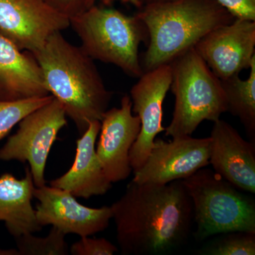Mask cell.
Masks as SVG:
<instances>
[{
  "label": "cell",
  "instance_id": "obj_24",
  "mask_svg": "<svg viewBox=\"0 0 255 255\" xmlns=\"http://www.w3.org/2000/svg\"><path fill=\"white\" fill-rule=\"evenodd\" d=\"M69 18L82 14L93 6L92 0H46Z\"/></svg>",
  "mask_w": 255,
  "mask_h": 255
},
{
  "label": "cell",
  "instance_id": "obj_4",
  "mask_svg": "<svg viewBox=\"0 0 255 255\" xmlns=\"http://www.w3.org/2000/svg\"><path fill=\"white\" fill-rule=\"evenodd\" d=\"M70 26L81 41V48L92 59L112 64L132 78L144 73L139 47L148 43V33L136 16L117 9L92 6L70 18Z\"/></svg>",
  "mask_w": 255,
  "mask_h": 255
},
{
  "label": "cell",
  "instance_id": "obj_17",
  "mask_svg": "<svg viewBox=\"0 0 255 255\" xmlns=\"http://www.w3.org/2000/svg\"><path fill=\"white\" fill-rule=\"evenodd\" d=\"M25 173L21 179L8 173L0 177V221H4L14 238L39 232L43 228L31 204L35 186L29 167H26Z\"/></svg>",
  "mask_w": 255,
  "mask_h": 255
},
{
  "label": "cell",
  "instance_id": "obj_10",
  "mask_svg": "<svg viewBox=\"0 0 255 255\" xmlns=\"http://www.w3.org/2000/svg\"><path fill=\"white\" fill-rule=\"evenodd\" d=\"M171 83L170 64H164L144 72L130 90L132 112L140 120V132L129 154L133 172L141 168L152 150L156 137L165 130L162 126V106Z\"/></svg>",
  "mask_w": 255,
  "mask_h": 255
},
{
  "label": "cell",
  "instance_id": "obj_15",
  "mask_svg": "<svg viewBox=\"0 0 255 255\" xmlns=\"http://www.w3.org/2000/svg\"><path fill=\"white\" fill-rule=\"evenodd\" d=\"M100 128V121L90 122L86 131L77 140L73 165L61 177L50 181L51 187L83 199L105 195L112 189V182L106 175L96 152V140Z\"/></svg>",
  "mask_w": 255,
  "mask_h": 255
},
{
  "label": "cell",
  "instance_id": "obj_12",
  "mask_svg": "<svg viewBox=\"0 0 255 255\" xmlns=\"http://www.w3.org/2000/svg\"><path fill=\"white\" fill-rule=\"evenodd\" d=\"M33 197L38 201L35 214L40 226L50 225L65 235L89 237L105 231L112 219L111 206L87 207L69 191L51 186L35 187Z\"/></svg>",
  "mask_w": 255,
  "mask_h": 255
},
{
  "label": "cell",
  "instance_id": "obj_9",
  "mask_svg": "<svg viewBox=\"0 0 255 255\" xmlns=\"http://www.w3.org/2000/svg\"><path fill=\"white\" fill-rule=\"evenodd\" d=\"M211 138L191 135L174 137L172 141L161 138L153 146L141 168L133 172V182L166 184L190 177L209 164Z\"/></svg>",
  "mask_w": 255,
  "mask_h": 255
},
{
  "label": "cell",
  "instance_id": "obj_21",
  "mask_svg": "<svg viewBox=\"0 0 255 255\" xmlns=\"http://www.w3.org/2000/svg\"><path fill=\"white\" fill-rule=\"evenodd\" d=\"M51 95L13 102L0 101V140L25 117L53 100Z\"/></svg>",
  "mask_w": 255,
  "mask_h": 255
},
{
  "label": "cell",
  "instance_id": "obj_25",
  "mask_svg": "<svg viewBox=\"0 0 255 255\" xmlns=\"http://www.w3.org/2000/svg\"><path fill=\"white\" fill-rule=\"evenodd\" d=\"M124 1L131 3L132 4L135 5L136 7L140 9L142 6L152 2V1H155V0H124Z\"/></svg>",
  "mask_w": 255,
  "mask_h": 255
},
{
  "label": "cell",
  "instance_id": "obj_5",
  "mask_svg": "<svg viewBox=\"0 0 255 255\" xmlns=\"http://www.w3.org/2000/svg\"><path fill=\"white\" fill-rule=\"evenodd\" d=\"M170 89L175 97L172 121L165 128L166 136L192 135L204 121L215 122L227 112L221 80L211 71L194 48L169 63Z\"/></svg>",
  "mask_w": 255,
  "mask_h": 255
},
{
  "label": "cell",
  "instance_id": "obj_6",
  "mask_svg": "<svg viewBox=\"0 0 255 255\" xmlns=\"http://www.w3.org/2000/svg\"><path fill=\"white\" fill-rule=\"evenodd\" d=\"M190 196L196 241L233 231L255 233V201L212 169L183 179Z\"/></svg>",
  "mask_w": 255,
  "mask_h": 255
},
{
  "label": "cell",
  "instance_id": "obj_19",
  "mask_svg": "<svg viewBox=\"0 0 255 255\" xmlns=\"http://www.w3.org/2000/svg\"><path fill=\"white\" fill-rule=\"evenodd\" d=\"M197 251L201 255H255V233L233 231L221 233Z\"/></svg>",
  "mask_w": 255,
  "mask_h": 255
},
{
  "label": "cell",
  "instance_id": "obj_20",
  "mask_svg": "<svg viewBox=\"0 0 255 255\" xmlns=\"http://www.w3.org/2000/svg\"><path fill=\"white\" fill-rule=\"evenodd\" d=\"M65 236L58 228L52 227L46 238L26 233L15 239L19 255H67L69 248Z\"/></svg>",
  "mask_w": 255,
  "mask_h": 255
},
{
  "label": "cell",
  "instance_id": "obj_11",
  "mask_svg": "<svg viewBox=\"0 0 255 255\" xmlns=\"http://www.w3.org/2000/svg\"><path fill=\"white\" fill-rule=\"evenodd\" d=\"M194 48L220 80L239 75L255 58V21L236 18L210 31Z\"/></svg>",
  "mask_w": 255,
  "mask_h": 255
},
{
  "label": "cell",
  "instance_id": "obj_2",
  "mask_svg": "<svg viewBox=\"0 0 255 255\" xmlns=\"http://www.w3.org/2000/svg\"><path fill=\"white\" fill-rule=\"evenodd\" d=\"M32 55L50 95L63 106L80 133L86 131L90 122L102 121L113 93L106 87L95 60L81 46L57 32Z\"/></svg>",
  "mask_w": 255,
  "mask_h": 255
},
{
  "label": "cell",
  "instance_id": "obj_16",
  "mask_svg": "<svg viewBox=\"0 0 255 255\" xmlns=\"http://www.w3.org/2000/svg\"><path fill=\"white\" fill-rule=\"evenodd\" d=\"M48 95L41 68L32 53L20 50L0 33V101Z\"/></svg>",
  "mask_w": 255,
  "mask_h": 255
},
{
  "label": "cell",
  "instance_id": "obj_14",
  "mask_svg": "<svg viewBox=\"0 0 255 255\" xmlns=\"http://www.w3.org/2000/svg\"><path fill=\"white\" fill-rule=\"evenodd\" d=\"M209 164L215 172L238 189L255 194V144L219 119L211 130Z\"/></svg>",
  "mask_w": 255,
  "mask_h": 255
},
{
  "label": "cell",
  "instance_id": "obj_3",
  "mask_svg": "<svg viewBox=\"0 0 255 255\" xmlns=\"http://www.w3.org/2000/svg\"><path fill=\"white\" fill-rule=\"evenodd\" d=\"M148 33L144 72L171 63L215 28L236 17L216 0H155L135 14Z\"/></svg>",
  "mask_w": 255,
  "mask_h": 255
},
{
  "label": "cell",
  "instance_id": "obj_1",
  "mask_svg": "<svg viewBox=\"0 0 255 255\" xmlns=\"http://www.w3.org/2000/svg\"><path fill=\"white\" fill-rule=\"evenodd\" d=\"M111 209L122 255L167 254L190 236L193 206L182 180L166 184L132 180Z\"/></svg>",
  "mask_w": 255,
  "mask_h": 255
},
{
  "label": "cell",
  "instance_id": "obj_23",
  "mask_svg": "<svg viewBox=\"0 0 255 255\" xmlns=\"http://www.w3.org/2000/svg\"><path fill=\"white\" fill-rule=\"evenodd\" d=\"M236 18L255 21V0H216Z\"/></svg>",
  "mask_w": 255,
  "mask_h": 255
},
{
  "label": "cell",
  "instance_id": "obj_8",
  "mask_svg": "<svg viewBox=\"0 0 255 255\" xmlns=\"http://www.w3.org/2000/svg\"><path fill=\"white\" fill-rule=\"evenodd\" d=\"M69 26L70 18L46 0H0V33L22 51H38Z\"/></svg>",
  "mask_w": 255,
  "mask_h": 255
},
{
  "label": "cell",
  "instance_id": "obj_18",
  "mask_svg": "<svg viewBox=\"0 0 255 255\" xmlns=\"http://www.w3.org/2000/svg\"><path fill=\"white\" fill-rule=\"evenodd\" d=\"M248 80L239 75L221 80L227 103V112L238 117L250 141L255 144V58L252 61Z\"/></svg>",
  "mask_w": 255,
  "mask_h": 255
},
{
  "label": "cell",
  "instance_id": "obj_13",
  "mask_svg": "<svg viewBox=\"0 0 255 255\" xmlns=\"http://www.w3.org/2000/svg\"><path fill=\"white\" fill-rule=\"evenodd\" d=\"M132 112L130 96L125 95L121 107L107 110L101 121L96 152L112 183L126 180L132 172L129 154L140 132V120Z\"/></svg>",
  "mask_w": 255,
  "mask_h": 255
},
{
  "label": "cell",
  "instance_id": "obj_7",
  "mask_svg": "<svg viewBox=\"0 0 255 255\" xmlns=\"http://www.w3.org/2000/svg\"><path fill=\"white\" fill-rule=\"evenodd\" d=\"M67 115L59 101L53 100L18 123V128L0 149V160L29 164L35 187L46 185L47 159L58 132L67 125Z\"/></svg>",
  "mask_w": 255,
  "mask_h": 255
},
{
  "label": "cell",
  "instance_id": "obj_22",
  "mask_svg": "<svg viewBox=\"0 0 255 255\" xmlns=\"http://www.w3.org/2000/svg\"><path fill=\"white\" fill-rule=\"evenodd\" d=\"M119 251L117 247L105 238L82 237L69 250L73 255H112Z\"/></svg>",
  "mask_w": 255,
  "mask_h": 255
}]
</instances>
